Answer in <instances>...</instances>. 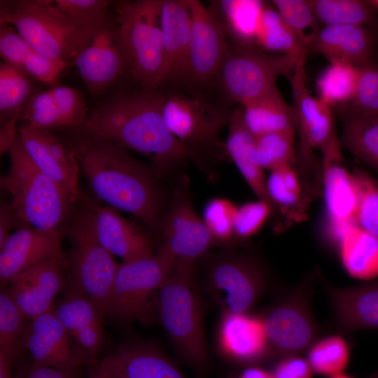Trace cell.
I'll return each instance as SVG.
<instances>
[{"instance_id": "obj_1", "label": "cell", "mask_w": 378, "mask_h": 378, "mask_svg": "<svg viewBox=\"0 0 378 378\" xmlns=\"http://www.w3.org/2000/svg\"><path fill=\"white\" fill-rule=\"evenodd\" d=\"M164 94L140 86L120 90L97 104L84 130L139 153L159 169L195 158L169 130L162 114Z\"/></svg>"}, {"instance_id": "obj_2", "label": "cell", "mask_w": 378, "mask_h": 378, "mask_svg": "<svg viewBox=\"0 0 378 378\" xmlns=\"http://www.w3.org/2000/svg\"><path fill=\"white\" fill-rule=\"evenodd\" d=\"M64 142L74 151L95 195L153 229L160 223V194L153 173L125 149L85 130Z\"/></svg>"}, {"instance_id": "obj_3", "label": "cell", "mask_w": 378, "mask_h": 378, "mask_svg": "<svg viewBox=\"0 0 378 378\" xmlns=\"http://www.w3.org/2000/svg\"><path fill=\"white\" fill-rule=\"evenodd\" d=\"M0 23L13 26L36 52L67 65L99 30L80 27L53 0H1Z\"/></svg>"}, {"instance_id": "obj_4", "label": "cell", "mask_w": 378, "mask_h": 378, "mask_svg": "<svg viewBox=\"0 0 378 378\" xmlns=\"http://www.w3.org/2000/svg\"><path fill=\"white\" fill-rule=\"evenodd\" d=\"M7 153L10 166L0 185L10 196L17 220L41 230L59 229L72 204L67 195L36 167L19 135Z\"/></svg>"}, {"instance_id": "obj_5", "label": "cell", "mask_w": 378, "mask_h": 378, "mask_svg": "<svg viewBox=\"0 0 378 378\" xmlns=\"http://www.w3.org/2000/svg\"><path fill=\"white\" fill-rule=\"evenodd\" d=\"M194 262L176 259L157 294L159 318L183 359L197 370L205 368L208 353Z\"/></svg>"}, {"instance_id": "obj_6", "label": "cell", "mask_w": 378, "mask_h": 378, "mask_svg": "<svg viewBox=\"0 0 378 378\" xmlns=\"http://www.w3.org/2000/svg\"><path fill=\"white\" fill-rule=\"evenodd\" d=\"M161 3L138 0L116 7L117 37L127 72L140 86L150 89L160 87L164 63Z\"/></svg>"}, {"instance_id": "obj_7", "label": "cell", "mask_w": 378, "mask_h": 378, "mask_svg": "<svg viewBox=\"0 0 378 378\" xmlns=\"http://www.w3.org/2000/svg\"><path fill=\"white\" fill-rule=\"evenodd\" d=\"M67 234L72 244L70 288L90 300L102 316L108 314L118 265L97 237L90 208L77 216Z\"/></svg>"}, {"instance_id": "obj_8", "label": "cell", "mask_w": 378, "mask_h": 378, "mask_svg": "<svg viewBox=\"0 0 378 378\" xmlns=\"http://www.w3.org/2000/svg\"><path fill=\"white\" fill-rule=\"evenodd\" d=\"M305 60L281 55H269L255 46H239L230 52L218 77L223 89L240 106L278 90L279 76L288 78Z\"/></svg>"}, {"instance_id": "obj_9", "label": "cell", "mask_w": 378, "mask_h": 378, "mask_svg": "<svg viewBox=\"0 0 378 378\" xmlns=\"http://www.w3.org/2000/svg\"><path fill=\"white\" fill-rule=\"evenodd\" d=\"M175 261V256L162 245L155 254L118 265L108 314L125 321L144 317L152 296L158 294Z\"/></svg>"}, {"instance_id": "obj_10", "label": "cell", "mask_w": 378, "mask_h": 378, "mask_svg": "<svg viewBox=\"0 0 378 378\" xmlns=\"http://www.w3.org/2000/svg\"><path fill=\"white\" fill-rule=\"evenodd\" d=\"M232 111L196 98L164 95L162 114L170 132L186 148L196 149L218 144V134L228 125Z\"/></svg>"}, {"instance_id": "obj_11", "label": "cell", "mask_w": 378, "mask_h": 378, "mask_svg": "<svg viewBox=\"0 0 378 378\" xmlns=\"http://www.w3.org/2000/svg\"><path fill=\"white\" fill-rule=\"evenodd\" d=\"M261 318L271 359L302 353L312 346L318 334L307 296L301 290L275 304Z\"/></svg>"}, {"instance_id": "obj_12", "label": "cell", "mask_w": 378, "mask_h": 378, "mask_svg": "<svg viewBox=\"0 0 378 378\" xmlns=\"http://www.w3.org/2000/svg\"><path fill=\"white\" fill-rule=\"evenodd\" d=\"M293 91L295 130L299 134L298 158L303 164L315 162L314 151H323L340 141L331 107L313 97L307 86L304 64L288 78Z\"/></svg>"}, {"instance_id": "obj_13", "label": "cell", "mask_w": 378, "mask_h": 378, "mask_svg": "<svg viewBox=\"0 0 378 378\" xmlns=\"http://www.w3.org/2000/svg\"><path fill=\"white\" fill-rule=\"evenodd\" d=\"M191 16L187 79L206 84L230 53L226 30L216 13L198 0H184Z\"/></svg>"}, {"instance_id": "obj_14", "label": "cell", "mask_w": 378, "mask_h": 378, "mask_svg": "<svg viewBox=\"0 0 378 378\" xmlns=\"http://www.w3.org/2000/svg\"><path fill=\"white\" fill-rule=\"evenodd\" d=\"M212 288L222 296L223 312L246 314L261 296L265 276L248 257L226 255L215 259L208 269Z\"/></svg>"}, {"instance_id": "obj_15", "label": "cell", "mask_w": 378, "mask_h": 378, "mask_svg": "<svg viewBox=\"0 0 378 378\" xmlns=\"http://www.w3.org/2000/svg\"><path fill=\"white\" fill-rule=\"evenodd\" d=\"M183 188L174 193L158 227L164 237L163 245L176 259L195 261L218 242L195 211L187 190Z\"/></svg>"}, {"instance_id": "obj_16", "label": "cell", "mask_w": 378, "mask_h": 378, "mask_svg": "<svg viewBox=\"0 0 378 378\" xmlns=\"http://www.w3.org/2000/svg\"><path fill=\"white\" fill-rule=\"evenodd\" d=\"M18 130L34 163L62 189L72 204L76 203L80 197V166L74 151L50 130L33 128L24 123Z\"/></svg>"}, {"instance_id": "obj_17", "label": "cell", "mask_w": 378, "mask_h": 378, "mask_svg": "<svg viewBox=\"0 0 378 378\" xmlns=\"http://www.w3.org/2000/svg\"><path fill=\"white\" fill-rule=\"evenodd\" d=\"M74 64L94 97L103 94L118 81L127 69L115 23L108 19L78 54Z\"/></svg>"}, {"instance_id": "obj_18", "label": "cell", "mask_w": 378, "mask_h": 378, "mask_svg": "<svg viewBox=\"0 0 378 378\" xmlns=\"http://www.w3.org/2000/svg\"><path fill=\"white\" fill-rule=\"evenodd\" d=\"M322 152L321 178L332 239L337 242L356 224V190L352 172L345 166L340 141Z\"/></svg>"}, {"instance_id": "obj_19", "label": "cell", "mask_w": 378, "mask_h": 378, "mask_svg": "<svg viewBox=\"0 0 378 378\" xmlns=\"http://www.w3.org/2000/svg\"><path fill=\"white\" fill-rule=\"evenodd\" d=\"M58 258H63L59 229L41 230L23 224L0 248L1 284L36 265Z\"/></svg>"}, {"instance_id": "obj_20", "label": "cell", "mask_w": 378, "mask_h": 378, "mask_svg": "<svg viewBox=\"0 0 378 378\" xmlns=\"http://www.w3.org/2000/svg\"><path fill=\"white\" fill-rule=\"evenodd\" d=\"M217 340L222 354L234 364L257 365L271 359L261 316L223 312Z\"/></svg>"}, {"instance_id": "obj_21", "label": "cell", "mask_w": 378, "mask_h": 378, "mask_svg": "<svg viewBox=\"0 0 378 378\" xmlns=\"http://www.w3.org/2000/svg\"><path fill=\"white\" fill-rule=\"evenodd\" d=\"M64 258L41 262L12 278L7 290L30 320L52 311L54 300L63 284Z\"/></svg>"}, {"instance_id": "obj_22", "label": "cell", "mask_w": 378, "mask_h": 378, "mask_svg": "<svg viewBox=\"0 0 378 378\" xmlns=\"http://www.w3.org/2000/svg\"><path fill=\"white\" fill-rule=\"evenodd\" d=\"M53 311L41 314L27 326L22 344L34 364L55 368L79 367L86 363Z\"/></svg>"}, {"instance_id": "obj_23", "label": "cell", "mask_w": 378, "mask_h": 378, "mask_svg": "<svg viewBox=\"0 0 378 378\" xmlns=\"http://www.w3.org/2000/svg\"><path fill=\"white\" fill-rule=\"evenodd\" d=\"M55 315L90 362L99 353L104 340L102 315L87 297L71 289L52 309Z\"/></svg>"}, {"instance_id": "obj_24", "label": "cell", "mask_w": 378, "mask_h": 378, "mask_svg": "<svg viewBox=\"0 0 378 378\" xmlns=\"http://www.w3.org/2000/svg\"><path fill=\"white\" fill-rule=\"evenodd\" d=\"M160 24L164 55L162 85L187 79L191 16L184 0H162Z\"/></svg>"}, {"instance_id": "obj_25", "label": "cell", "mask_w": 378, "mask_h": 378, "mask_svg": "<svg viewBox=\"0 0 378 378\" xmlns=\"http://www.w3.org/2000/svg\"><path fill=\"white\" fill-rule=\"evenodd\" d=\"M95 233L100 244L123 262L152 255L148 237L111 206H90Z\"/></svg>"}, {"instance_id": "obj_26", "label": "cell", "mask_w": 378, "mask_h": 378, "mask_svg": "<svg viewBox=\"0 0 378 378\" xmlns=\"http://www.w3.org/2000/svg\"><path fill=\"white\" fill-rule=\"evenodd\" d=\"M374 41V32L367 27L328 24L321 26L307 49L328 59H342L363 67L372 64Z\"/></svg>"}, {"instance_id": "obj_27", "label": "cell", "mask_w": 378, "mask_h": 378, "mask_svg": "<svg viewBox=\"0 0 378 378\" xmlns=\"http://www.w3.org/2000/svg\"><path fill=\"white\" fill-rule=\"evenodd\" d=\"M339 327L346 331L378 329V280L346 288L322 279Z\"/></svg>"}, {"instance_id": "obj_28", "label": "cell", "mask_w": 378, "mask_h": 378, "mask_svg": "<svg viewBox=\"0 0 378 378\" xmlns=\"http://www.w3.org/2000/svg\"><path fill=\"white\" fill-rule=\"evenodd\" d=\"M108 356L112 378H186L168 358L148 345L125 344Z\"/></svg>"}, {"instance_id": "obj_29", "label": "cell", "mask_w": 378, "mask_h": 378, "mask_svg": "<svg viewBox=\"0 0 378 378\" xmlns=\"http://www.w3.org/2000/svg\"><path fill=\"white\" fill-rule=\"evenodd\" d=\"M227 126L225 148L229 156L258 200L274 206L267 193V178L263 169L254 164L249 158L255 136L244 124L241 106L232 111Z\"/></svg>"}, {"instance_id": "obj_30", "label": "cell", "mask_w": 378, "mask_h": 378, "mask_svg": "<svg viewBox=\"0 0 378 378\" xmlns=\"http://www.w3.org/2000/svg\"><path fill=\"white\" fill-rule=\"evenodd\" d=\"M337 244L341 262L351 276L366 281L378 276V237L353 224Z\"/></svg>"}, {"instance_id": "obj_31", "label": "cell", "mask_w": 378, "mask_h": 378, "mask_svg": "<svg viewBox=\"0 0 378 378\" xmlns=\"http://www.w3.org/2000/svg\"><path fill=\"white\" fill-rule=\"evenodd\" d=\"M241 107L244 124L255 137L272 132L295 130L293 106L284 101L279 90Z\"/></svg>"}, {"instance_id": "obj_32", "label": "cell", "mask_w": 378, "mask_h": 378, "mask_svg": "<svg viewBox=\"0 0 378 378\" xmlns=\"http://www.w3.org/2000/svg\"><path fill=\"white\" fill-rule=\"evenodd\" d=\"M342 115L341 146L378 173V116Z\"/></svg>"}, {"instance_id": "obj_33", "label": "cell", "mask_w": 378, "mask_h": 378, "mask_svg": "<svg viewBox=\"0 0 378 378\" xmlns=\"http://www.w3.org/2000/svg\"><path fill=\"white\" fill-rule=\"evenodd\" d=\"M256 44L262 48L283 52L305 60L307 46L286 24L275 8L265 6L260 19Z\"/></svg>"}, {"instance_id": "obj_34", "label": "cell", "mask_w": 378, "mask_h": 378, "mask_svg": "<svg viewBox=\"0 0 378 378\" xmlns=\"http://www.w3.org/2000/svg\"><path fill=\"white\" fill-rule=\"evenodd\" d=\"M329 65L316 81L319 99L329 106L347 105L355 93L359 67L339 59H328Z\"/></svg>"}, {"instance_id": "obj_35", "label": "cell", "mask_w": 378, "mask_h": 378, "mask_svg": "<svg viewBox=\"0 0 378 378\" xmlns=\"http://www.w3.org/2000/svg\"><path fill=\"white\" fill-rule=\"evenodd\" d=\"M308 4L323 25L356 24L372 29L378 24V16L366 0H309Z\"/></svg>"}, {"instance_id": "obj_36", "label": "cell", "mask_w": 378, "mask_h": 378, "mask_svg": "<svg viewBox=\"0 0 378 378\" xmlns=\"http://www.w3.org/2000/svg\"><path fill=\"white\" fill-rule=\"evenodd\" d=\"M265 4L256 0L220 1V10L225 29L232 34L239 46H255L257 33Z\"/></svg>"}, {"instance_id": "obj_37", "label": "cell", "mask_w": 378, "mask_h": 378, "mask_svg": "<svg viewBox=\"0 0 378 378\" xmlns=\"http://www.w3.org/2000/svg\"><path fill=\"white\" fill-rule=\"evenodd\" d=\"M33 78L22 69L5 62L0 64V122L18 118L34 94Z\"/></svg>"}, {"instance_id": "obj_38", "label": "cell", "mask_w": 378, "mask_h": 378, "mask_svg": "<svg viewBox=\"0 0 378 378\" xmlns=\"http://www.w3.org/2000/svg\"><path fill=\"white\" fill-rule=\"evenodd\" d=\"M295 132L284 130L255 137L249 151L250 160L263 170L293 165L296 161Z\"/></svg>"}, {"instance_id": "obj_39", "label": "cell", "mask_w": 378, "mask_h": 378, "mask_svg": "<svg viewBox=\"0 0 378 378\" xmlns=\"http://www.w3.org/2000/svg\"><path fill=\"white\" fill-rule=\"evenodd\" d=\"M349 359L345 340L339 335L325 337L309 348L308 358L314 372L329 377L343 373Z\"/></svg>"}, {"instance_id": "obj_40", "label": "cell", "mask_w": 378, "mask_h": 378, "mask_svg": "<svg viewBox=\"0 0 378 378\" xmlns=\"http://www.w3.org/2000/svg\"><path fill=\"white\" fill-rule=\"evenodd\" d=\"M352 175L357 196L355 223L378 237V181L360 169H356Z\"/></svg>"}, {"instance_id": "obj_41", "label": "cell", "mask_w": 378, "mask_h": 378, "mask_svg": "<svg viewBox=\"0 0 378 378\" xmlns=\"http://www.w3.org/2000/svg\"><path fill=\"white\" fill-rule=\"evenodd\" d=\"M20 120L36 129L50 131L66 130L64 120L50 89L34 92L24 106Z\"/></svg>"}, {"instance_id": "obj_42", "label": "cell", "mask_w": 378, "mask_h": 378, "mask_svg": "<svg viewBox=\"0 0 378 378\" xmlns=\"http://www.w3.org/2000/svg\"><path fill=\"white\" fill-rule=\"evenodd\" d=\"M275 6L283 20L308 47L321 27L307 1L274 0Z\"/></svg>"}, {"instance_id": "obj_43", "label": "cell", "mask_w": 378, "mask_h": 378, "mask_svg": "<svg viewBox=\"0 0 378 378\" xmlns=\"http://www.w3.org/2000/svg\"><path fill=\"white\" fill-rule=\"evenodd\" d=\"M342 114L378 116V66L359 67V75L351 101L342 107Z\"/></svg>"}, {"instance_id": "obj_44", "label": "cell", "mask_w": 378, "mask_h": 378, "mask_svg": "<svg viewBox=\"0 0 378 378\" xmlns=\"http://www.w3.org/2000/svg\"><path fill=\"white\" fill-rule=\"evenodd\" d=\"M27 318L7 290L0 294V349L16 354L22 343Z\"/></svg>"}, {"instance_id": "obj_45", "label": "cell", "mask_w": 378, "mask_h": 378, "mask_svg": "<svg viewBox=\"0 0 378 378\" xmlns=\"http://www.w3.org/2000/svg\"><path fill=\"white\" fill-rule=\"evenodd\" d=\"M267 190L274 206L284 211L296 206L302 199V187L293 165H284L271 171L267 178Z\"/></svg>"}, {"instance_id": "obj_46", "label": "cell", "mask_w": 378, "mask_h": 378, "mask_svg": "<svg viewBox=\"0 0 378 378\" xmlns=\"http://www.w3.org/2000/svg\"><path fill=\"white\" fill-rule=\"evenodd\" d=\"M80 27L97 31L108 20V0H53Z\"/></svg>"}, {"instance_id": "obj_47", "label": "cell", "mask_w": 378, "mask_h": 378, "mask_svg": "<svg viewBox=\"0 0 378 378\" xmlns=\"http://www.w3.org/2000/svg\"><path fill=\"white\" fill-rule=\"evenodd\" d=\"M237 210L231 201L223 198L209 200L203 211V220L218 243L230 241L234 236V223Z\"/></svg>"}, {"instance_id": "obj_48", "label": "cell", "mask_w": 378, "mask_h": 378, "mask_svg": "<svg viewBox=\"0 0 378 378\" xmlns=\"http://www.w3.org/2000/svg\"><path fill=\"white\" fill-rule=\"evenodd\" d=\"M50 91L70 132L82 130L88 118L86 102L83 92L69 86H55Z\"/></svg>"}, {"instance_id": "obj_49", "label": "cell", "mask_w": 378, "mask_h": 378, "mask_svg": "<svg viewBox=\"0 0 378 378\" xmlns=\"http://www.w3.org/2000/svg\"><path fill=\"white\" fill-rule=\"evenodd\" d=\"M272 206L258 200L237 207L234 223V236L247 238L255 234L270 215Z\"/></svg>"}, {"instance_id": "obj_50", "label": "cell", "mask_w": 378, "mask_h": 378, "mask_svg": "<svg viewBox=\"0 0 378 378\" xmlns=\"http://www.w3.org/2000/svg\"><path fill=\"white\" fill-rule=\"evenodd\" d=\"M33 50L13 26L0 23V55L4 62L22 69Z\"/></svg>"}, {"instance_id": "obj_51", "label": "cell", "mask_w": 378, "mask_h": 378, "mask_svg": "<svg viewBox=\"0 0 378 378\" xmlns=\"http://www.w3.org/2000/svg\"><path fill=\"white\" fill-rule=\"evenodd\" d=\"M67 66L62 61L47 57L33 50L25 59L21 69L34 80L53 85Z\"/></svg>"}, {"instance_id": "obj_52", "label": "cell", "mask_w": 378, "mask_h": 378, "mask_svg": "<svg viewBox=\"0 0 378 378\" xmlns=\"http://www.w3.org/2000/svg\"><path fill=\"white\" fill-rule=\"evenodd\" d=\"M314 372L308 360L298 356L279 359L272 371L274 378H312Z\"/></svg>"}, {"instance_id": "obj_53", "label": "cell", "mask_w": 378, "mask_h": 378, "mask_svg": "<svg viewBox=\"0 0 378 378\" xmlns=\"http://www.w3.org/2000/svg\"><path fill=\"white\" fill-rule=\"evenodd\" d=\"M78 367L55 368L33 364L15 378H80Z\"/></svg>"}, {"instance_id": "obj_54", "label": "cell", "mask_w": 378, "mask_h": 378, "mask_svg": "<svg viewBox=\"0 0 378 378\" xmlns=\"http://www.w3.org/2000/svg\"><path fill=\"white\" fill-rule=\"evenodd\" d=\"M17 220L10 203L1 202L0 206V248L11 234L10 230Z\"/></svg>"}, {"instance_id": "obj_55", "label": "cell", "mask_w": 378, "mask_h": 378, "mask_svg": "<svg viewBox=\"0 0 378 378\" xmlns=\"http://www.w3.org/2000/svg\"><path fill=\"white\" fill-rule=\"evenodd\" d=\"M18 118H13L1 123L0 127V153L1 155L7 153L18 136L17 123Z\"/></svg>"}, {"instance_id": "obj_56", "label": "cell", "mask_w": 378, "mask_h": 378, "mask_svg": "<svg viewBox=\"0 0 378 378\" xmlns=\"http://www.w3.org/2000/svg\"><path fill=\"white\" fill-rule=\"evenodd\" d=\"M15 354L0 349V378H15L12 374V364Z\"/></svg>"}, {"instance_id": "obj_57", "label": "cell", "mask_w": 378, "mask_h": 378, "mask_svg": "<svg viewBox=\"0 0 378 378\" xmlns=\"http://www.w3.org/2000/svg\"><path fill=\"white\" fill-rule=\"evenodd\" d=\"M87 378H112L108 356L91 369Z\"/></svg>"}, {"instance_id": "obj_58", "label": "cell", "mask_w": 378, "mask_h": 378, "mask_svg": "<svg viewBox=\"0 0 378 378\" xmlns=\"http://www.w3.org/2000/svg\"><path fill=\"white\" fill-rule=\"evenodd\" d=\"M237 378H274L272 372L257 365L246 366Z\"/></svg>"}, {"instance_id": "obj_59", "label": "cell", "mask_w": 378, "mask_h": 378, "mask_svg": "<svg viewBox=\"0 0 378 378\" xmlns=\"http://www.w3.org/2000/svg\"><path fill=\"white\" fill-rule=\"evenodd\" d=\"M374 32V52L372 58V64L378 66V24L372 29Z\"/></svg>"}, {"instance_id": "obj_60", "label": "cell", "mask_w": 378, "mask_h": 378, "mask_svg": "<svg viewBox=\"0 0 378 378\" xmlns=\"http://www.w3.org/2000/svg\"><path fill=\"white\" fill-rule=\"evenodd\" d=\"M366 2L377 15L378 14V0H366Z\"/></svg>"}, {"instance_id": "obj_61", "label": "cell", "mask_w": 378, "mask_h": 378, "mask_svg": "<svg viewBox=\"0 0 378 378\" xmlns=\"http://www.w3.org/2000/svg\"><path fill=\"white\" fill-rule=\"evenodd\" d=\"M329 378H353L351 376H349L347 374H343V373H340V374H338L337 375H335V376H332V377H330Z\"/></svg>"}, {"instance_id": "obj_62", "label": "cell", "mask_w": 378, "mask_h": 378, "mask_svg": "<svg viewBox=\"0 0 378 378\" xmlns=\"http://www.w3.org/2000/svg\"><path fill=\"white\" fill-rule=\"evenodd\" d=\"M370 378H378V372L372 374Z\"/></svg>"}]
</instances>
